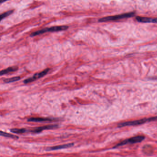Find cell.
I'll return each mask as SVG.
<instances>
[{
    "instance_id": "cell-1",
    "label": "cell",
    "mask_w": 157,
    "mask_h": 157,
    "mask_svg": "<svg viewBox=\"0 0 157 157\" xmlns=\"http://www.w3.org/2000/svg\"><path fill=\"white\" fill-rule=\"evenodd\" d=\"M157 120V116L152 117L144 118L141 120H136L131 121L128 122H123L118 124V127H125V126H136L145 124L147 122H151L153 121Z\"/></svg>"
},
{
    "instance_id": "cell-2",
    "label": "cell",
    "mask_w": 157,
    "mask_h": 157,
    "mask_svg": "<svg viewBox=\"0 0 157 157\" xmlns=\"http://www.w3.org/2000/svg\"><path fill=\"white\" fill-rule=\"evenodd\" d=\"M134 15H135V13L134 12L125 13L120 14V15L107 16V17H105L99 19V22H105L117 20L124 19V18L133 17Z\"/></svg>"
},
{
    "instance_id": "cell-3",
    "label": "cell",
    "mask_w": 157,
    "mask_h": 157,
    "mask_svg": "<svg viewBox=\"0 0 157 157\" xmlns=\"http://www.w3.org/2000/svg\"><path fill=\"white\" fill-rule=\"evenodd\" d=\"M69 27L67 26H54V27H50V28H45L42 29L41 30L36 31V32H33L30 34V37H35L36 35H39V34H42L47 32H58V31H62V30H66L68 29Z\"/></svg>"
},
{
    "instance_id": "cell-4",
    "label": "cell",
    "mask_w": 157,
    "mask_h": 157,
    "mask_svg": "<svg viewBox=\"0 0 157 157\" xmlns=\"http://www.w3.org/2000/svg\"><path fill=\"white\" fill-rule=\"evenodd\" d=\"M145 137L143 136H137L136 137H132L129 139L124 140L121 142L118 143V144L114 146V148H117L120 146L128 144H134V143H139L143 141L145 139Z\"/></svg>"
},
{
    "instance_id": "cell-5",
    "label": "cell",
    "mask_w": 157,
    "mask_h": 157,
    "mask_svg": "<svg viewBox=\"0 0 157 157\" xmlns=\"http://www.w3.org/2000/svg\"><path fill=\"white\" fill-rule=\"evenodd\" d=\"M50 70V68H47L46 70L42 71V72H40V73H37V74H35V75L33 76V77H30V78H28L27 79L25 80L24 81V83H29L35 81V80H36L39 79V78H41V77H42L43 76H45V75L49 72Z\"/></svg>"
},
{
    "instance_id": "cell-6",
    "label": "cell",
    "mask_w": 157,
    "mask_h": 157,
    "mask_svg": "<svg viewBox=\"0 0 157 157\" xmlns=\"http://www.w3.org/2000/svg\"><path fill=\"white\" fill-rule=\"evenodd\" d=\"M57 127H58L57 125H47V126L36 128L33 129V130H30V132H31L35 133H38L41 132H42V130H45L52 129L56 128Z\"/></svg>"
},
{
    "instance_id": "cell-7",
    "label": "cell",
    "mask_w": 157,
    "mask_h": 157,
    "mask_svg": "<svg viewBox=\"0 0 157 157\" xmlns=\"http://www.w3.org/2000/svg\"><path fill=\"white\" fill-rule=\"evenodd\" d=\"M74 144L73 143H68L66 144L56 146L50 147V148H47V150H55L61 149H66V148H70L73 146Z\"/></svg>"
},
{
    "instance_id": "cell-8",
    "label": "cell",
    "mask_w": 157,
    "mask_h": 157,
    "mask_svg": "<svg viewBox=\"0 0 157 157\" xmlns=\"http://www.w3.org/2000/svg\"><path fill=\"white\" fill-rule=\"evenodd\" d=\"M53 120L50 118H30L28 119V121L29 122H42L46 121H51Z\"/></svg>"
},
{
    "instance_id": "cell-9",
    "label": "cell",
    "mask_w": 157,
    "mask_h": 157,
    "mask_svg": "<svg viewBox=\"0 0 157 157\" xmlns=\"http://www.w3.org/2000/svg\"><path fill=\"white\" fill-rule=\"evenodd\" d=\"M18 70V68L17 67L14 66L9 67L8 68H6L5 70H1V73H0V75L1 76H2L3 75H6V74H8V73L16 71Z\"/></svg>"
},
{
    "instance_id": "cell-10",
    "label": "cell",
    "mask_w": 157,
    "mask_h": 157,
    "mask_svg": "<svg viewBox=\"0 0 157 157\" xmlns=\"http://www.w3.org/2000/svg\"><path fill=\"white\" fill-rule=\"evenodd\" d=\"M143 151L146 154H149L153 153V148L150 145H145L143 146Z\"/></svg>"
},
{
    "instance_id": "cell-11",
    "label": "cell",
    "mask_w": 157,
    "mask_h": 157,
    "mask_svg": "<svg viewBox=\"0 0 157 157\" xmlns=\"http://www.w3.org/2000/svg\"><path fill=\"white\" fill-rule=\"evenodd\" d=\"M21 79V77L19 76H16V77H12L11 78H8L4 80V81L6 83H9L13 82L15 81H18Z\"/></svg>"
},
{
    "instance_id": "cell-12",
    "label": "cell",
    "mask_w": 157,
    "mask_h": 157,
    "mask_svg": "<svg viewBox=\"0 0 157 157\" xmlns=\"http://www.w3.org/2000/svg\"><path fill=\"white\" fill-rule=\"evenodd\" d=\"M1 136L13 138V139H18V136H14V135H12L11 134L5 132H2V131L1 132Z\"/></svg>"
},
{
    "instance_id": "cell-13",
    "label": "cell",
    "mask_w": 157,
    "mask_h": 157,
    "mask_svg": "<svg viewBox=\"0 0 157 157\" xmlns=\"http://www.w3.org/2000/svg\"><path fill=\"white\" fill-rule=\"evenodd\" d=\"M12 132L16 134H22L26 132V129H12L10 130Z\"/></svg>"
},
{
    "instance_id": "cell-14",
    "label": "cell",
    "mask_w": 157,
    "mask_h": 157,
    "mask_svg": "<svg viewBox=\"0 0 157 157\" xmlns=\"http://www.w3.org/2000/svg\"><path fill=\"white\" fill-rule=\"evenodd\" d=\"M13 10H10V11H8V12H5V13H2L1 15V20L4 19L5 18L7 17L8 16H9L13 13Z\"/></svg>"
},
{
    "instance_id": "cell-15",
    "label": "cell",
    "mask_w": 157,
    "mask_h": 157,
    "mask_svg": "<svg viewBox=\"0 0 157 157\" xmlns=\"http://www.w3.org/2000/svg\"><path fill=\"white\" fill-rule=\"evenodd\" d=\"M151 23H156V24H157V18H151Z\"/></svg>"
}]
</instances>
